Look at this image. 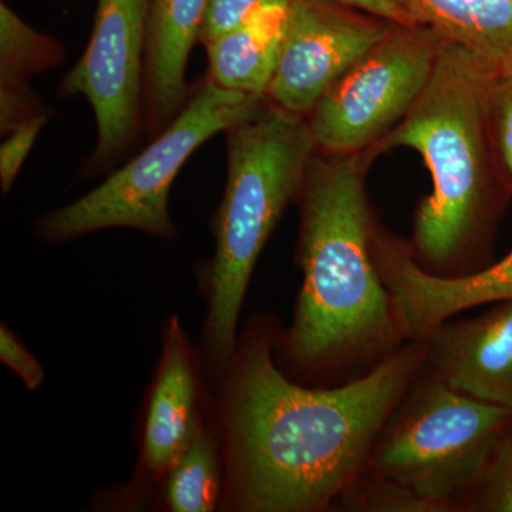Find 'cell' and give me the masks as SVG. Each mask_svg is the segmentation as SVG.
<instances>
[{
	"instance_id": "6da1fadb",
	"label": "cell",
	"mask_w": 512,
	"mask_h": 512,
	"mask_svg": "<svg viewBox=\"0 0 512 512\" xmlns=\"http://www.w3.org/2000/svg\"><path fill=\"white\" fill-rule=\"evenodd\" d=\"M268 326L251 325L221 377L227 510L318 512L355 487L387 421L421 367L426 340L406 345L359 379L313 389L278 366Z\"/></svg>"
},
{
	"instance_id": "7a4b0ae2",
	"label": "cell",
	"mask_w": 512,
	"mask_h": 512,
	"mask_svg": "<svg viewBox=\"0 0 512 512\" xmlns=\"http://www.w3.org/2000/svg\"><path fill=\"white\" fill-rule=\"evenodd\" d=\"M379 157L316 151L298 195L302 288L292 325L279 338L295 376L332 375L382 362L402 348L389 292L372 254L375 217L366 174Z\"/></svg>"
},
{
	"instance_id": "3957f363",
	"label": "cell",
	"mask_w": 512,
	"mask_h": 512,
	"mask_svg": "<svg viewBox=\"0 0 512 512\" xmlns=\"http://www.w3.org/2000/svg\"><path fill=\"white\" fill-rule=\"evenodd\" d=\"M495 76L464 47L444 40L436 69L400 124L372 147L416 150L433 190L419 202L410 248L417 264L437 276L476 271L501 191L490 131Z\"/></svg>"
},
{
	"instance_id": "277c9868",
	"label": "cell",
	"mask_w": 512,
	"mask_h": 512,
	"mask_svg": "<svg viewBox=\"0 0 512 512\" xmlns=\"http://www.w3.org/2000/svg\"><path fill=\"white\" fill-rule=\"evenodd\" d=\"M228 177L214 218L215 252L205 274L204 352L221 379L238 345V323L256 262L298 200L315 156L308 117L265 100L227 131Z\"/></svg>"
},
{
	"instance_id": "5b68a950",
	"label": "cell",
	"mask_w": 512,
	"mask_h": 512,
	"mask_svg": "<svg viewBox=\"0 0 512 512\" xmlns=\"http://www.w3.org/2000/svg\"><path fill=\"white\" fill-rule=\"evenodd\" d=\"M409 392L345 498L389 511L468 507L510 430L511 410L456 392L431 375Z\"/></svg>"
},
{
	"instance_id": "8992f818",
	"label": "cell",
	"mask_w": 512,
	"mask_h": 512,
	"mask_svg": "<svg viewBox=\"0 0 512 512\" xmlns=\"http://www.w3.org/2000/svg\"><path fill=\"white\" fill-rule=\"evenodd\" d=\"M265 100L222 89L205 77L180 113L130 163L79 200L46 214L37 224L40 239L60 244L114 228L174 239L168 200L181 168L202 144L247 119Z\"/></svg>"
},
{
	"instance_id": "52a82bcc",
	"label": "cell",
	"mask_w": 512,
	"mask_h": 512,
	"mask_svg": "<svg viewBox=\"0 0 512 512\" xmlns=\"http://www.w3.org/2000/svg\"><path fill=\"white\" fill-rule=\"evenodd\" d=\"M443 43V37L426 26L394 25L309 114L316 148L357 153L380 143L426 89Z\"/></svg>"
},
{
	"instance_id": "ba28073f",
	"label": "cell",
	"mask_w": 512,
	"mask_h": 512,
	"mask_svg": "<svg viewBox=\"0 0 512 512\" xmlns=\"http://www.w3.org/2000/svg\"><path fill=\"white\" fill-rule=\"evenodd\" d=\"M148 9L150 0H99L89 45L63 80L64 96L86 97L96 117L92 170L119 160L143 124Z\"/></svg>"
},
{
	"instance_id": "9c48e42d",
	"label": "cell",
	"mask_w": 512,
	"mask_h": 512,
	"mask_svg": "<svg viewBox=\"0 0 512 512\" xmlns=\"http://www.w3.org/2000/svg\"><path fill=\"white\" fill-rule=\"evenodd\" d=\"M394 25L335 0H289L284 39L266 100L309 117L330 87Z\"/></svg>"
},
{
	"instance_id": "30bf717a",
	"label": "cell",
	"mask_w": 512,
	"mask_h": 512,
	"mask_svg": "<svg viewBox=\"0 0 512 512\" xmlns=\"http://www.w3.org/2000/svg\"><path fill=\"white\" fill-rule=\"evenodd\" d=\"M375 262L406 340L426 339L431 330L467 309L512 299V251L497 264L446 278L424 271L409 241L389 234L376 242Z\"/></svg>"
},
{
	"instance_id": "8fae6325",
	"label": "cell",
	"mask_w": 512,
	"mask_h": 512,
	"mask_svg": "<svg viewBox=\"0 0 512 512\" xmlns=\"http://www.w3.org/2000/svg\"><path fill=\"white\" fill-rule=\"evenodd\" d=\"M424 340L431 376L512 412V299L477 318L446 320Z\"/></svg>"
},
{
	"instance_id": "7c38bea8",
	"label": "cell",
	"mask_w": 512,
	"mask_h": 512,
	"mask_svg": "<svg viewBox=\"0 0 512 512\" xmlns=\"http://www.w3.org/2000/svg\"><path fill=\"white\" fill-rule=\"evenodd\" d=\"M201 419L194 353L180 318L170 316L144 416L140 458L143 484L163 483Z\"/></svg>"
},
{
	"instance_id": "4fadbf2b",
	"label": "cell",
	"mask_w": 512,
	"mask_h": 512,
	"mask_svg": "<svg viewBox=\"0 0 512 512\" xmlns=\"http://www.w3.org/2000/svg\"><path fill=\"white\" fill-rule=\"evenodd\" d=\"M208 0H150L144 120L151 134L160 133L183 109L190 96L185 70L200 39Z\"/></svg>"
},
{
	"instance_id": "5bb4252c",
	"label": "cell",
	"mask_w": 512,
	"mask_h": 512,
	"mask_svg": "<svg viewBox=\"0 0 512 512\" xmlns=\"http://www.w3.org/2000/svg\"><path fill=\"white\" fill-rule=\"evenodd\" d=\"M416 25L464 47L495 77L512 76V0H394Z\"/></svg>"
},
{
	"instance_id": "9a60e30c",
	"label": "cell",
	"mask_w": 512,
	"mask_h": 512,
	"mask_svg": "<svg viewBox=\"0 0 512 512\" xmlns=\"http://www.w3.org/2000/svg\"><path fill=\"white\" fill-rule=\"evenodd\" d=\"M288 8L289 2L266 10L205 47L208 79L222 89L265 97L281 52Z\"/></svg>"
},
{
	"instance_id": "2e32d148",
	"label": "cell",
	"mask_w": 512,
	"mask_h": 512,
	"mask_svg": "<svg viewBox=\"0 0 512 512\" xmlns=\"http://www.w3.org/2000/svg\"><path fill=\"white\" fill-rule=\"evenodd\" d=\"M64 57L63 46L42 35L9 8L0 5V107L28 110L36 104L26 80L55 67Z\"/></svg>"
},
{
	"instance_id": "e0dca14e",
	"label": "cell",
	"mask_w": 512,
	"mask_h": 512,
	"mask_svg": "<svg viewBox=\"0 0 512 512\" xmlns=\"http://www.w3.org/2000/svg\"><path fill=\"white\" fill-rule=\"evenodd\" d=\"M214 429L200 420L190 443L163 480L164 505L173 512H210L222 503L224 466Z\"/></svg>"
},
{
	"instance_id": "ac0fdd59",
	"label": "cell",
	"mask_w": 512,
	"mask_h": 512,
	"mask_svg": "<svg viewBox=\"0 0 512 512\" xmlns=\"http://www.w3.org/2000/svg\"><path fill=\"white\" fill-rule=\"evenodd\" d=\"M490 131L504 187L512 192V76L495 77L490 93Z\"/></svg>"
},
{
	"instance_id": "d6986e66",
	"label": "cell",
	"mask_w": 512,
	"mask_h": 512,
	"mask_svg": "<svg viewBox=\"0 0 512 512\" xmlns=\"http://www.w3.org/2000/svg\"><path fill=\"white\" fill-rule=\"evenodd\" d=\"M288 2L289 0H208L198 42L207 47L221 36L247 25L266 10L286 5Z\"/></svg>"
},
{
	"instance_id": "ffe728a7",
	"label": "cell",
	"mask_w": 512,
	"mask_h": 512,
	"mask_svg": "<svg viewBox=\"0 0 512 512\" xmlns=\"http://www.w3.org/2000/svg\"><path fill=\"white\" fill-rule=\"evenodd\" d=\"M468 507L476 511L512 512V424Z\"/></svg>"
},
{
	"instance_id": "44dd1931",
	"label": "cell",
	"mask_w": 512,
	"mask_h": 512,
	"mask_svg": "<svg viewBox=\"0 0 512 512\" xmlns=\"http://www.w3.org/2000/svg\"><path fill=\"white\" fill-rule=\"evenodd\" d=\"M47 119H49L47 114H37L33 119L25 121L18 128L6 134V140L0 147V184H2V191L5 194L15 183L20 168L28 158Z\"/></svg>"
},
{
	"instance_id": "7402d4cb",
	"label": "cell",
	"mask_w": 512,
	"mask_h": 512,
	"mask_svg": "<svg viewBox=\"0 0 512 512\" xmlns=\"http://www.w3.org/2000/svg\"><path fill=\"white\" fill-rule=\"evenodd\" d=\"M0 360L3 365L13 370L32 392L45 382V370L42 365L5 323L0 328Z\"/></svg>"
},
{
	"instance_id": "603a6c76",
	"label": "cell",
	"mask_w": 512,
	"mask_h": 512,
	"mask_svg": "<svg viewBox=\"0 0 512 512\" xmlns=\"http://www.w3.org/2000/svg\"><path fill=\"white\" fill-rule=\"evenodd\" d=\"M335 2L363 10L397 25H416L394 0H335Z\"/></svg>"
}]
</instances>
